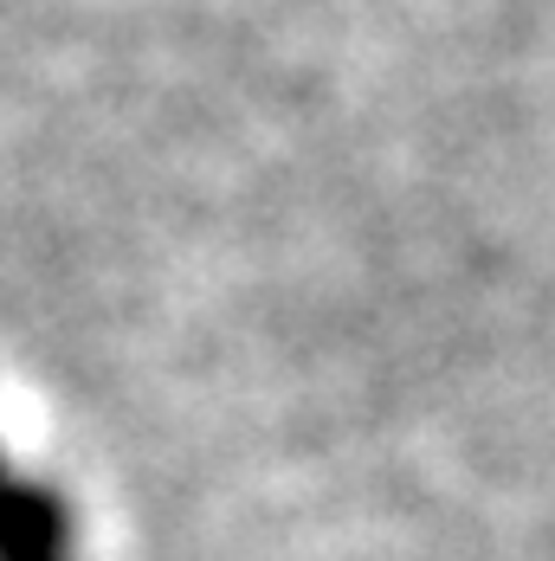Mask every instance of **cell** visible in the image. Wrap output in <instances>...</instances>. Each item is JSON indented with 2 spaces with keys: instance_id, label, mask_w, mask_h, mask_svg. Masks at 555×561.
I'll return each mask as SVG.
<instances>
[{
  "instance_id": "cell-1",
  "label": "cell",
  "mask_w": 555,
  "mask_h": 561,
  "mask_svg": "<svg viewBox=\"0 0 555 561\" xmlns=\"http://www.w3.org/2000/svg\"><path fill=\"white\" fill-rule=\"evenodd\" d=\"M0 561H71V510L58 491L0 478Z\"/></svg>"
}]
</instances>
